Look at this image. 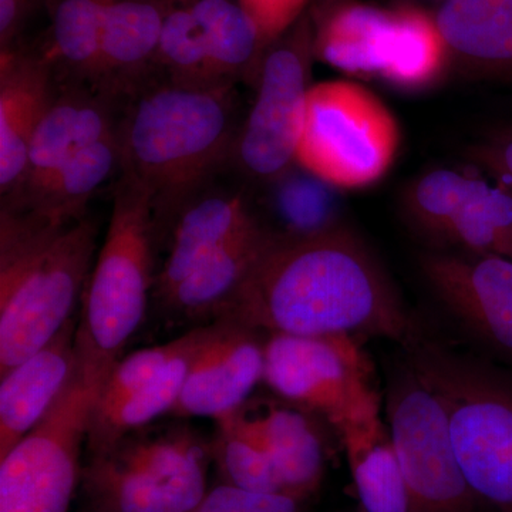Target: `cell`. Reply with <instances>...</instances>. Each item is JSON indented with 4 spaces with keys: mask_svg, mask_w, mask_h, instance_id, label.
Returning <instances> with one entry per match:
<instances>
[{
    "mask_svg": "<svg viewBox=\"0 0 512 512\" xmlns=\"http://www.w3.org/2000/svg\"><path fill=\"white\" fill-rule=\"evenodd\" d=\"M218 319L268 335L372 336L402 348L423 333L365 242L338 224L272 234Z\"/></svg>",
    "mask_w": 512,
    "mask_h": 512,
    "instance_id": "cell-1",
    "label": "cell"
},
{
    "mask_svg": "<svg viewBox=\"0 0 512 512\" xmlns=\"http://www.w3.org/2000/svg\"><path fill=\"white\" fill-rule=\"evenodd\" d=\"M128 101L117 126L121 177L151 195L158 227L178 217L194 192L232 160L241 127L237 89L151 80Z\"/></svg>",
    "mask_w": 512,
    "mask_h": 512,
    "instance_id": "cell-2",
    "label": "cell"
},
{
    "mask_svg": "<svg viewBox=\"0 0 512 512\" xmlns=\"http://www.w3.org/2000/svg\"><path fill=\"white\" fill-rule=\"evenodd\" d=\"M89 218L59 224L0 212V376L35 355L74 318L96 255Z\"/></svg>",
    "mask_w": 512,
    "mask_h": 512,
    "instance_id": "cell-3",
    "label": "cell"
},
{
    "mask_svg": "<svg viewBox=\"0 0 512 512\" xmlns=\"http://www.w3.org/2000/svg\"><path fill=\"white\" fill-rule=\"evenodd\" d=\"M156 232L153 198L121 177L77 320V373L96 397L146 318Z\"/></svg>",
    "mask_w": 512,
    "mask_h": 512,
    "instance_id": "cell-4",
    "label": "cell"
},
{
    "mask_svg": "<svg viewBox=\"0 0 512 512\" xmlns=\"http://www.w3.org/2000/svg\"><path fill=\"white\" fill-rule=\"evenodd\" d=\"M403 350L443 403L471 491L488 511L512 512V367L424 332Z\"/></svg>",
    "mask_w": 512,
    "mask_h": 512,
    "instance_id": "cell-5",
    "label": "cell"
},
{
    "mask_svg": "<svg viewBox=\"0 0 512 512\" xmlns=\"http://www.w3.org/2000/svg\"><path fill=\"white\" fill-rule=\"evenodd\" d=\"M211 463V441L188 424H150L90 456L83 490L96 512H194Z\"/></svg>",
    "mask_w": 512,
    "mask_h": 512,
    "instance_id": "cell-6",
    "label": "cell"
},
{
    "mask_svg": "<svg viewBox=\"0 0 512 512\" xmlns=\"http://www.w3.org/2000/svg\"><path fill=\"white\" fill-rule=\"evenodd\" d=\"M399 121L372 90L350 80L312 84L296 164L330 187L359 190L389 173Z\"/></svg>",
    "mask_w": 512,
    "mask_h": 512,
    "instance_id": "cell-7",
    "label": "cell"
},
{
    "mask_svg": "<svg viewBox=\"0 0 512 512\" xmlns=\"http://www.w3.org/2000/svg\"><path fill=\"white\" fill-rule=\"evenodd\" d=\"M386 414L413 512H490L464 477L440 397L406 356L390 376Z\"/></svg>",
    "mask_w": 512,
    "mask_h": 512,
    "instance_id": "cell-8",
    "label": "cell"
},
{
    "mask_svg": "<svg viewBox=\"0 0 512 512\" xmlns=\"http://www.w3.org/2000/svg\"><path fill=\"white\" fill-rule=\"evenodd\" d=\"M372 379V365L353 336H266V386L285 402L319 414L336 431L380 414Z\"/></svg>",
    "mask_w": 512,
    "mask_h": 512,
    "instance_id": "cell-9",
    "label": "cell"
},
{
    "mask_svg": "<svg viewBox=\"0 0 512 512\" xmlns=\"http://www.w3.org/2000/svg\"><path fill=\"white\" fill-rule=\"evenodd\" d=\"M313 29L308 10L266 49L256 97L241 124L232 160L256 181L279 180L296 164L311 90Z\"/></svg>",
    "mask_w": 512,
    "mask_h": 512,
    "instance_id": "cell-10",
    "label": "cell"
},
{
    "mask_svg": "<svg viewBox=\"0 0 512 512\" xmlns=\"http://www.w3.org/2000/svg\"><path fill=\"white\" fill-rule=\"evenodd\" d=\"M96 400L76 370L45 419L0 458V512H69Z\"/></svg>",
    "mask_w": 512,
    "mask_h": 512,
    "instance_id": "cell-11",
    "label": "cell"
},
{
    "mask_svg": "<svg viewBox=\"0 0 512 512\" xmlns=\"http://www.w3.org/2000/svg\"><path fill=\"white\" fill-rule=\"evenodd\" d=\"M419 265L441 305L485 357L512 367V261L429 251L420 255Z\"/></svg>",
    "mask_w": 512,
    "mask_h": 512,
    "instance_id": "cell-12",
    "label": "cell"
},
{
    "mask_svg": "<svg viewBox=\"0 0 512 512\" xmlns=\"http://www.w3.org/2000/svg\"><path fill=\"white\" fill-rule=\"evenodd\" d=\"M265 342L264 332L237 320L208 323L170 416L220 421L237 413L264 382Z\"/></svg>",
    "mask_w": 512,
    "mask_h": 512,
    "instance_id": "cell-13",
    "label": "cell"
},
{
    "mask_svg": "<svg viewBox=\"0 0 512 512\" xmlns=\"http://www.w3.org/2000/svg\"><path fill=\"white\" fill-rule=\"evenodd\" d=\"M117 100L87 84L57 82L29 148L22 184L2 208L20 210L50 183L66 161L119 126Z\"/></svg>",
    "mask_w": 512,
    "mask_h": 512,
    "instance_id": "cell-14",
    "label": "cell"
},
{
    "mask_svg": "<svg viewBox=\"0 0 512 512\" xmlns=\"http://www.w3.org/2000/svg\"><path fill=\"white\" fill-rule=\"evenodd\" d=\"M308 12L316 60L346 76L382 82L396 46L397 6L322 0Z\"/></svg>",
    "mask_w": 512,
    "mask_h": 512,
    "instance_id": "cell-15",
    "label": "cell"
},
{
    "mask_svg": "<svg viewBox=\"0 0 512 512\" xmlns=\"http://www.w3.org/2000/svg\"><path fill=\"white\" fill-rule=\"evenodd\" d=\"M56 89L45 53L0 52V192L15 197L25 175L29 148Z\"/></svg>",
    "mask_w": 512,
    "mask_h": 512,
    "instance_id": "cell-16",
    "label": "cell"
},
{
    "mask_svg": "<svg viewBox=\"0 0 512 512\" xmlns=\"http://www.w3.org/2000/svg\"><path fill=\"white\" fill-rule=\"evenodd\" d=\"M217 423L231 427L271 457L285 495L305 501L319 490L325 477L326 448L301 407L286 402L252 414L242 406Z\"/></svg>",
    "mask_w": 512,
    "mask_h": 512,
    "instance_id": "cell-17",
    "label": "cell"
},
{
    "mask_svg": "<svg viewBox=\"0 0 512 512\" xmlns=\"http://www.w3.org/2000/svg\"><path fill=\"white\" fill-rule=\"evenodd\" d=\"M77 320L74 316L35 355L0 376V458L45 419L73 379Z\"/></svg>",
    "mask_w": 512,
    "mask_h": 512,
    "instance_id": "cell-18",
    "label": "cell"
},
{
    "mask_svg": "<svg viewBox=\"0 0 512 512\" xmlns=\"http://www.w3.org/2000/svg\"><path fill=\"white\" fill-rule=\"evenodd\" d=\"M170 0H104L100 90L114 100L151 82Z\"/></svg>",
    "mask_w": 512,
    "mask_h": 512,
    "instance_id": "cell-19",
    "label": "cell"
},
{
    "mask_svg": "<svg viewBox=\"0 0 512 512\" xmlns=\"http://www.w3.org/2000/svg\"><path fill=\"white\" fill-rule=\"evenodd\" d=\"M451 67L512 77V0H447L434 13Z\"/></svg>",
    "mask_w": 512,
    "mask_h": 512,
    "instance_id": "cell-20",
    "label": "cell"
},
{
    "mask_svg": "<svg viewBox=\"0 0 512 512\" xmlns=\"http://www.w3.org/2000/svg\"><path fill=\"white\" fill-rule=\"evenodd\" d=\"M255 224L241 197L212 195L188 204L175 220L170 252L156 275L158 301L167 298L201 262Z\"/></svg>",
    "mask_w": 512,
    "mask_h": 512,
    "instance_id": "cell-21",
    "label": "cell"
},
{
    "mask_svg": "<svg viewBox=\"0 0 512 512\" xmlns=\"http://www.w3.org/2000/svg\"><path fill=\"white\" fill-rule=\"evenodd\" d=\"M274 232L256 222L201 262L161 305L177 319L212 322L245 281Z\"/></svg>",
    "mask_w": 512,
    "mask_h": 512,
    "instance_id": "cell-22",
    "label": "cell"
},
{
    "mask_svg": "<svg viewBox=\"0 0 512 512\" xmlns=\"http://www.w3.org/2000/svg\"><path fill=\"white\" fill-rule=\"evenodd\" d=\"M338 434L355 485L357 512H413L409 488L382 416L350 423Z\"/></svg>",
    "mask_w": 512,
    "mask_h": 512,
    "instance_id": "cell-23",
    "label": "cell"
},
{
    "mask_svg": "<svg viewBox=\"0 0 512 512\" xmlns=\"http://www.w3.org/2000/svg\"><path fill=\"white\" fill-rule=\"evenodd\" d=\"M200 26L212 69L225 84L256 83L266 46L238 0H185Z\"/></svg>",
    "mask_w": 512,
    "mask_h": 512,
    "instance_id": "cell-24",
    "label": "cell"
},
{
    "mask_svg": "<svg viewBox=\"0 0 512 512\" xmlns=\"http://www.w3.org/2000/svg\"><path fill=\"white\" fill-rule=\"evenodd\" d=\"M50 12L47 60L57 82L100 89L104 0H47Z\"/></svg>",
    "mask_w": 512,
    "mask_h": 512,
    "instance_id": "cell-25",
    "label": "cell"
},
{
    "mask_svg": "<svg viewBox=\"0 0 512 512\" xmlns=\"http://www.w3.org/2000/svg\"><path fill=\"white\" fill-rule=\"evenodd\" d=\"M114 170H120L117 130L66 161L39 195L20 210L12 211L29 212L59 224L82 220L87 204Z\"/></svg>",
    "mask_w": 512,
    "mask_h": 512,
    "instance_id": "cell-26",
    "label": "cell"
},
{
    "mask_svg": "<svg viewBox=\"0 0 512 512\" xmlns=\"http://www.w3.org/2000/svg\"><path fill=\"white\" fill-rule=\"evenodd\" d=\"M207 330L208 325L192 329L190 343L154 377L153 382L121 404L107 419L89 424L86 444L90 456L113 446L124 434L150 426L153 421L171 413L183 390L192 356Z\"/></svg>",
    "mask_w": 512,
    "mask_h": 512,
    "instance_id": "cell-27",
    "label": "cell"
},
{
    "mask_svg": "<svg viewBox=\"0 0 512 512\" xmlns=\"http://www.w3.org/2000/svg\"><path fill=\"white\" fill-rule=\"evenodd\" d=\"M451 67L434 15L416 6H397L396 46L383 83L403 92L436 86Z\"/></svg>",
    "mask_w": 512,
    "mask_h": 512,
    "instance_id": "cell-28",
    "label": "cell"
},
{
    "mask_svg": "<svg viewBox=\"0 0 512 512\" xmlns=\"http://www.w3.org/2000/svg\"><path fill=\"white\" fill-rule=\"evenodd\" d=\"M439 245L512 261V192L478 175L470 198L448 224Z\"/></svg>",
    "mask_w": 512,
    "mask_h": 512,
    "instance_id": "cell-29",
    "label": "cell"
},
{
    "mask_svg": "<svg viewBox=\"0 0 512 512\" xmlns=\"http://www.w3.org/2000/svg\"><path fill=\"white\" fill-rule=\"evenodd\" d=\"M156 72L163 82L187 89L227 86L212 69L200 26L185 0H170L158 42Z\"/></svg>",
    "mask_w": 512,
    "mask_h": 512,
    "instance_id": "cell-30",
    "label": "cell"
},
{
    "mask_svg": "<svg viewBox=\"0 0 512 512\" xmlns=\"http://www.w3.org/2000/svg\"><path fill=\"white\" fill-rule=\"evenodd\" d=\"M478 175L439 168L424 174L409 188L404 208L417 231L440 244L451 220L464 207Z\"/></svg>",
    "mask_w": 512,
    "mask_h": 512,
    "instance_id": "cell-31",
    "label": "cell"
},
{
    "mask_svg": "<svg viewBox=\"0 0 512 512\" xmlns=\"http://www.w3.org/2000/svg\"><path fill=\"white\" fill-rule=\"evenodd\" d=\"M191 338L192 330L171 342L138 349L121 357L94 403L90 424L107 419L121 404L153 382L154 377L190 343Z\"/></svg>",
    "mask_w": 512,
    "mask_h": 512,
    "instance_id": "cell-32",
    "label": "cell"
},
{
    "mask_svg": "<svg viewBox=\"0 0 512 512\" xmlns=\"http://www.w3.org/2000/svg\"><path fill=\"white\" fill-rule=\"evenodd\" d=\"M211 450L212 463L217 466L222 483L255 493L285 495L271 457L231 427L218 424Z\"/></svg>",
    "mask_w": 512,
    "mask_h": 512,
    "instance_id": "cell-33",
    "label": "cell"
},
{
    "mask_svg": "<svg viewBox=\"0 0 512 512\" xmlns=\"http://www.w3.org/2000/svg\"><path fill=\"white\" fill-rule=\"evenodd\" d=\"M302 504L289 495L255 493L221 483L208 490L194 512H302Z\"/></svg>",
    "mask_w": 512,
    "mask_h": 512,
    "instance_id": "cell-34",
    "label": "cell"
},
{
    "mask_svg": "<svg viewBox=\"0 0 512 512\" xmlns=\"http://www.w3.org/2000/svg\"><path fill=\"white\" fill-rule=\"evenodd\" d=\"M258 26L266 49L288 32L308 10L311 0H238Z\"/></svg>",
    "mask_w": 512,
    "mask_h": 512,
    "instance_id": "cell-35",
    "label": "cell"
},
{
    "mask_svg": "<svg viewBox=\"0 0 512 512\" xmlns=\"http://www.w3.org/2000/svg\"><path fill=\"white\" fill-rule=\"evenodd\" d=\"M473 157L497 180V184L512 192V136L497 138L477 147Z\"/></svg>",
    "mask_w": 512,
    "mask_h": 512,
    "instance_id": "cell-36",
    "label": "cell"
},
{
    "mask_svg": "<svg viewBox=\"0 0 512 512\" xmlns=\"http://www.w3.org/2000/svg\"><path fill=\"white\" fill-rule=\"evenodd\" d=\"M36 5L37 0H0V52L16 47Z\"/></svg>",
    "mask_w": 512,
    "mask_h": 512,
    "instance_id": "cell-37",
    "label": "cell"
},
{
    "mask_svg": "<svg viewBox=\"0 0 512 512\" xmlns=\"http://www.w3.org/2000/svg\"><path fill=\"white\" fill-rule=\"evenodd\" d=\"M87 512H96V511H93V510H87Z\"/></svg>",
    "mask_w": 512,
    "mask_h": 512,
    "instance_id": "cell-38",
    "label": "cell"
},
{
    "mask_svg": "<svg viewBox=\"0 0 512 512\" xmlns=\"http://www.w3.org/2000/svg\"><path fill=\"white\" fill-rule=\"evenodd\" d=\"M444 2H447V0H443V3H444Z\"/></svg>",
    "mask_w": 512,
    "mask_h": 512,
    "instance_id": "cell-39",
    "label": "cell"
}]
</instances>
